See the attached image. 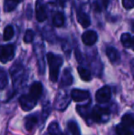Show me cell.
Wrapping results in <instances>:
<instances>
[{
  "instance_id": "9",
  "label": "cell",
  "mask_w": 134,
  "mask_h": 135,
  "mask_svg": "<svg viewBox=\"0 0 134 135\" xmlns=\"http://www.w3.org/2000/svg\"><path fill=\"white\" fill-rule=\"evenodd\" d=\"M76 18H77L78 23L80 24L82 27L88 28L90 26V24H91L89 16L87 15V13H86L84 10H82V9H77Z\"/></svg>"
},
{
  "instance_id": "25",
  "label": "cell",
  "mask_w": 134,
  "mask_h": 135,
  "mask_svg": "<svg viewBox=\"0 0 134 135\" xmlns=\"http://www.w3.org/2000/svg\"><path fill=\"white\" fill-rule=\"evenodd\" d=\"M7 85V75L4 70H1V73H0V88L4 89Z\"/></svg>"
},
{
  "instance_id": "29",
  "label": "cell",
  "mask_w": 134,
  "mask_h": 135,
  "mask_svg": "<svg viewBox=\"0 0 134 135\" xmlns=\"http://www.w3.org/2000/svg\"><path fill=\"white\" fill-rule=\"evenodd\" d=\"M132 30H134V22H133V23H132Z\"/></svg>"
},
{
  "instance_id": "7",
  "label": "cell",
  "mask_w": 134,
  "mask_h": 135,
  "mask_svg": "<svg viewBox=\"0 0 134 135\" xmlns=\"http://www.w3.org/2000/svg\"><path fill=\"white\" fill-rule=\"evenodd\" d=\"M98 36L97 33L94 30H86L82 35V41L87 46H92L97 42Z\"/></svg>"
},
{
  "instance_id": "11",
  "label": "cell",
  "mask_w": 134,
  "mask_h": 135,
  "mask_svg": "<svg viewBox=\"0 0 134 135\" xmlns=\"http://www.w3.org/2000/svg\"><path fill=\"white\" fill-rule=\"evenodd\" d=\"M42 93V85L39 82H35L31 85V89H29V95L34 98L35 100H37L39 98V97L41 96Z\"/></svg>"
},
{
  "instance_id": "28",
  "label": "cell",
  "mask_w": 134,
  "mask_h": 135,
  "mask_svg": "<svg viewBox=\"0 0 134 135\" xmlns=\"http://www.w3.org/2000/svg\"><path fill=\"white\" fill-rule=\"evenodd\" d=\"M59 1L61 2V3L63 4V5H64V4L66 3V2L68 1V0H59Z\"/></svg>"
},
{
  "instance_id": "18",
  "label": "cell",
  "mask_w": 134,
  "mask_h": 135,
  "mask_svg": "<svg viewBox=\"0 0 134 135\" xmlns=\"http://www.w3.org/2000/svg\"><path fill=\"white\" fill-rule=\"evenodd\" d=\"M116 132L118 135H134L133 131L131 130L130 128H128L127 126H125L122 123L118 124L116 127Z\"/></svg>"
},
{
  "instance_id": "22",
  "label": "cell",
  "mask_w": 134,
  "mask_h": 135,
  "mask_svg": "<svg viewBox=\"0 0 134 135\" xmlns=\"http://www.w3.org/2000/svg\"><path fill=\"white\" fill-rule=\"evenodd\" d=\"M14 36V28L11 25H8L5 28L4 30V34H3V39L4 41H10L11 39L13 38Z\"/></svg>"
},
{
  "instance_id": "21",
  "label": "cell",
  "mask_w": 134,
  "mask_h": 135,
  "mask_svg": "<svg viewBox=\"0 0 134 135\" xmlns=\"http://www.w3.org/2000/svg\"><path fill=\"white\" fill-rule=\"evenodd\" d=\"M67 128L71 135H79L80 134V131H79L78 125L75 121L70 120L67 124Z\"/></svg>"
},
{
  "instance_id": "6",
  "label": "cell",
  "mask_w": 134,
  "mask_h": 135,
  "mask_svg": "<svg viewBox=\"0 0 134 135\" xmlns=\"http://www.w3.org/2000/svg\"><path fill=\"white\" fill-rule=\"evenodd\" d=\"M36 18L39 22L44 21L47 18L46 6L43 0H37L36 1Z\"/></svg>"
},
{
  "instance_id": "16",
  "label": "cell",
  "mask_w": 134,
  "mask_h": 135,
  "mask_svg": "<svg viewBox=\"0 0 134 135\" xmlns=\"http://www.w3.org/2000/svg\"><path fill=\"white\" fill-rule=\"evenodd\" d=\"M121 123L134 131V116L131 114H125L121 119Z\"/></svg>"
},
{
  "instance_id": "5",
  "label": "cell",
  "mask_w": 134,
  "mask_h": 135,
  "mask_svg": "<svg viewBox=\"0 0 134 135\" xmlns=\"http://www.w3.org/2000/svg\"><path fill=\"white\" fill-rule=\"evenodd\" d=\"M19 103H20V106H21L22 109L26 110V111H29V110H31L36 106L37 100L34 99L29 94L23 95V96L19 98Z\"/></svg>"
},
{
  "instance_id": "1",
  "label": "cell",
  "mask_w": 134,
  "mask_h": 135,
  "mask_svg": "<svg viewBox=\"0 0 134 135\" xmlns=\"http://www.w3.org/2000/svg\"><path fill=\"white\" fill-rule=\"evenodd\" d=\"M47 60L50 66V80L52 82H56L58 80L60 68L63 65V60L60 55L54 54L52 52L47 54Z\"/></svg>"
},
{
  "instance_id": "20",
  "label": "cell",
  "mask_w": 134,
  "mask_h": 135,
  "mask_svg": "<svg viewBox=\"0 0 134 135\" xmlns=\"http://www.w3.org/2000/svg\"><path fill=\"white\" fill-rule=\"evenodd\" d=\"M120 41L122 45L125 48H131V42H132V38L129 33H123L120 37Z\"/></svg>"
},
{
  "instance_id": "19",
  "label": "cell",
  "mask_w": 134,
  "mask_h": 135,
  "mask_svg": "<svg viewBox=\"0 0 134 135\" xmlns=\"http://www.w3.org/2000/svg\"><path fill=\"white\" fill-rule=\"evenodd\" d=\"M38 122V118L35 115H31L26 118L25 120V128L27 131H31L34 128L36 124Z\"/></svg>"
},
{
  "instance_id": "3",
  "label": "cell",
  "mask_w": 134,
  "mask_h": 135,
  "mask_svg": "<svg viewBox=\"0 0 134 135\" xmlns=\"http://www.w3.org/2000/svg\"><path fill=\"white\" fill-rule=\"evenodd\" d=\"M15 56V47L13 44H6L1 47V62L3 64L11 61Z\"/></svg>"
},
{
  "instance_id": "12",
  "label": "cell",
  "mask_w": 134,
  "mask_h": 135,
  "mask_svg": "<svg viewBox=\"0 0 134 135\" xmlns=\"http://www.w3.org/2000/svg\"><path fill=\"white\" fill-rule=\"evenodd\" d=\"M106 54H107V58L109 59L111 62L113 64H116L120 60V56L118 52L114 48V47H107V50H106Z\"/></svg>"
},
{
  "instance_id": "26",
  "label": "cell",
  "mask_w": 134,
  "mask_h": 135,
  "mask_svg": "<svg viewBox=\"0 0 134 135\" xmlns=\"http://www.w3.org/2000/svg\"><path fill=\"white\" fill-rule=\"evenodd\" d=\"M122 6L125 9H131L134 7V0H122Z\"/></svg>"
},
{
  "instance_id": "8",
  "label": "cell",
  "mask_w": 134,
  "mask_h": 135,
  "mask_svg": "<svg viewBox=\"0 0 134 135\" xmlns=\"http://www.w3.org/2000/svg\"><path fill=\"white\" fill-rule=\"evenodd\" d=\"M10 74H11V76H12L13 84H14V86H15V85H18L20 82V80H21L22 75H23V67L21 65H18V64L13 65L10 69Z\"/></svg>"
},
{
  "instance_id": "2",
  "label": "cell",
  "mask_w": 134,
  "mask_h": 135,
  "mask_svg": "<svg viewBox=\"0 0 134 135\" xmlns=\"http://www.w3.org/2000/svg\"><path fill=\"white\" fill-rule=\"evenodd\" d=\"M110 111L108 108H101L99 106H96L91 112V118L96 122H106L108 120Z\"/></svg>"
},
{
  "instance_id": "15",
  "label": "cell",
  "mask_w": 134,
  "mask_h": 135,
  "mask_svg": "<svg viewBox=\"0 0 134 135\" xmlns=\"http://www.w3.org/2000/svg\"><path fill=\"white\" fill-rule=\"evenodd\" d=\"M21 1L22 0H4V10L6 12L14 10Z\"/></svg>"
},
{
  "instance_id": "23",
  "label": "cell",
  "mask_w": 134,
  "mask_h": 135,
  "mask_svg": "<svg viewBox=\"0 0 134 135\" xmlns=\"http://www.w3.org/2000/svg\"><path fill=\"white\" fill-rule=\"evenodd\" d=\"M34 37H35V33L32 30H28L27 31L25 32V35H24L23 41L25 43H31L32 42Z\"/></svg>"
},
{
  "instance_id": "17",
  "label": "cell",
  "mask_w": 134,
  "mask_h": 135,
  "mask_svg": "<svg viewBox=\"0 0 134 135\" xmlns=\"http://www.w3.org/2000/svg\"><path fill=\"white\" fill-rule=\"evenodd\" d=\"M77 71H78L79 76L81 77V79L86 82H88L91 80V73L89 72V70L86 69V68L83 67V66H78L77 68Z\"/></svg>"
},
{
  "instance_id": "13",
  "label": "cell",
  "mask_w": 134,
  "mask_h": 135,
  "mask_svg": "<svg viewBox=\"0 0 134 135\" xmlns=\"http://www.w3.org/2000/svg\"><path fill=\"white\" fill-rule=\"evenodd\" d=\"M73 75H72L71 72L70 70L66 68V69L63 71V74L62 75V78H61V83H60V85L62 87L63 86H68V85H71L73 84Z\"/></svg>"
},
{
  "instance_id": "27",
  "label": "cell",
  "mask_w": 134,
  "mask_h": 135,
  "mask_svg": "<svg viewBox=\"0 0 134 135\" xmlns=\"http://www.w3.org/2000/svg\"><path fill=\"white\" fill-rule=\"evenodd\" d=\"M131 48L134 51V37H132V42H131Z\"/></svg>"
},
{
  "instance_id": "14",
  "label": "cell",
  "mask_w": 134,
  "mask_h": 135,
  "mask_svg": "<svg viewBox=\"0 0 134 135\" xmlns=\"http://www.w3.org/2000/svg\"><path fill=\"white\" fill-rule=\"evenodd\" d=\"M65 18L62 12H56L52 17V23L55 27H63L64 25Z\"/></svg>"
},
{
  "instance_id": "24",
  "label": "cell",
  "mask_w": 134,
  "mask_h": 135,
  "mask_svg": "<svg viewBox=\"0 0 134 135\" xmlns=\"http://www.w3.org/2000/svg\"><path fill=\"white\" fill-rule=\"evenodd\" d=\"M49 132L51 135H61L60 134V129L59 126L56 122H53L50 124L49 126Z\"/></svg>"
},
{
  "instance_id": "10",
  "label": "cell",
  "mask_w": 134,
  "mask_h": 135,
  "mask_svg": "<svg viewBox=\"0 0 134 135\" xmlns=\"http://www.w3.org/2000/svg\"><path fill=\"white\" fill-rule=\"evenodd\" d=\"M89 96H90V94L88 91L80 90V89H73L71 93L72 99H73V101H76V102L86 100L88 98H89Z\"/></svg>"
},
{
  "instance_id": "4",
  "label": "cell",
  "mask_w": 134,
  "mask_h": 135,
  "mask_svg": "<svg viewBox=\"0 0 134 135\" xmlns=\"http://www.w3.org/2000/svg\"><path fill=\"white\" fill-rule=\"evenodd\" d=\"M110 98H111V89L107 85L101 87L96 93V100L100 104L107 103V102H108L110 100Z\"/></svg>"
}]
</instances>
